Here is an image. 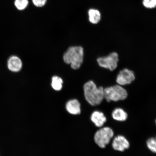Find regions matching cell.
Returning a JSON list of instances; mask_svg holds the SVG:
<instances>
[{
    "label": "cell",
    "instance_id": "obj_1",
    "mask_svg": "<svg viewBox=\"0 0 156 156\" xmlns=\"http://www.w3.org/2000/svg\"><path fill=\"white\" fill-rule=\"evenodd\" d=\"M104 89L102 87H97L92 81L87 82L83 87L86 100L92 106L100 105L104 98Z\"/></svg>",
    "mask_w": 156,
    "mask_h": 156
},
{
    "label": "cell",
    "instance_id": "obj_2",
    "mask_svg": "<svg viewBox=\"0 0 156 156\" xmlns=\"http://www.w3.org/2000/svg\"><path fill=\"white\" fill-rule=\"evenodd\" d=\"M83 49L81 46H73L68 48L64 54L63 59L65 63L71 64L74 69H79L83 60Z\"/></svg>",
    "mask_w": 156,
    "mask_h": 156
},
{
    "label": "cell",
    "instance_id": "obj_3",
    "mask_svg": "<svg viewBox=\"0 0 156 156\" xmlns=\"http://www.w3.org/2000/svg\"><path fill=\"white\" fill-rule=\"evenodd\" d=\"M104 98L108 102L124 100L128 97L126 90L118 84L104 89Z\"/></svg>",
    "mask_w": 156,
    "mask_h": 156
},
{
    "label": "cell",
    "instance_id": "obj_4",
    "mask_svg": "<svg viewBox=\"0 0 156 156\" xmlns=\"http://www.w3.org/2000/svg\"><path fill=\"white\" fill-rule=\"evenodd\" d=\"M114 135V132L112 129L106 127L96 132L94 136V141L99 147L104 148L110 142Z\"/></svg>",
    "mask_w": 156,
    "mask_h": 156
},
{
    "label": "cell",
    "instance_id": "obj_5",
    "mask_svg": "<svg viewBox=\"0 0 156 156\" xmlns=\"http://www.w3.org/2000/svg\"><path fill=\"white\" fill-rule=\"evenodd\" d=\"M119 60L118 54L116 52H112L108 56L99 58L97 59L100 67L112 71H114L118 67Z\"/></svg>",
    "mask_w": 156,
    "mask_h": 156
},
{
    "label": "cell",
    "instance_id": "obj_6",
    "mask_svg": "<svg viewBox=\"0 0 156 156\" xmlns=\"http://www.w3.org/2000/svg\"><path fill=\"white\" fill-rule=\"evenodd\" d=\"M135 78L133 71L125 68L119 73L117 76L116 81L118 85L124 86L131 83L135 80Z\"/></svg>",
    "mask_w": 156,
    "mask_h": 156
},
{
    "label": "cell",
    "instance_id": "obj_7",
    "mask_svg": "<svg viewBox=\"0 0 156 156\" xmlns=\"http://www.w3.org/2000/svg\"><path fill=\"white\" fill-rule=\"evenodd\" d=\"M129 143L127 140L122 136H118L113 140L112 146L115 151H124L129 147Z\"/></svg>",
    "mask_w": 156,
    "mask_h": 156
},
{
    "label": "cell",
    "instance_id": "obj_8",
    "mask_svg": "<svg viewBox=\"0 0 156 156\" xmlns=\"http://www.w3.org/2000/svg\"><path fill=\"white\" fill-rule=\"evenodd\" d=\"M7 66L9 69L11 71L19 72L22 68V62L20 58L17 56H13L9 58Z\"/></svg>",
    "mask_w": 156,
    "mask_h": 156
},
{
    "label": "cell",
    "instance_id": "obj_9",
    "mask_svg": "<svg viewBox=\"0 0 156 156\" xmlns=\"http://www.w3.org/2000/svg\"><path fill=\"white\" fill-rule=\"evenodd\" d=\"M91 120L97 127H101L107 121L106 117L102 112L98 111L94 112L91 116Z\"/></svg>",
    "mask_w": 156,
    "mask_h": 156
},
{
    "label": "cell",
    "instance_id": "obj_10",
    "mask_svg": "<svg viewBox=\"0 0 156 156\" xmlns=\"http://www.w3.org/2000/svg\"><path fill=\"white\" fill-rule=\"evenodd\" d=\"M81 105L77 99L70 100L66 104V109L70 114L78 115L81 113Z\"/></svg>",
    "mask_w": 156,
    "mask_h": 156
},
{
    "label": "cell",
    "instance_id": "obj_11",
    "mask_svg": "<svg viewBox=\"0 0 156 156\" xmlns=\"http://www.w3.org/2000/svg\"><path fill=\"white\" fill-rule=\"evenodd\" d=\"M112 116L114 120L118 121L124 122L128 118V114L123 109L117 108L113 111Z\"/></svg>",
    "mask_w": 156,
    "mask_h": 156
},
{
    "label": "cell",
    "instance_id": "obj_12",
    "mask_svg": "<svg viewBox=\"0 0 156 156\" xmlns=\"http://www.w3.org/2000/svg\"><path fill=\"white\" fill-rule=\"evenodd\" d=\"M89 20L93 24H96L100 21L101 16L97 10L91 9L89 11Z\"/></svg>",
    "mask_w": 156,
    "mask_h": 156
},
{
    "label": "cell",
    "instance_id": "obj_13",
    "mask_svg": "<svg viewBox=\"0 0 156 156\" xmlns=\"http://www.w3.org/2000/svg\"><path fill=\"white\" fill-rule=\"evenodd\" d=\"M63 80L61 78L54 76L52 79V87L55 90L59 91L61 90L63 84Z\"/></svg>",
    "mask_w": 156,
    "mask_h": 156
},
{
    "label": "cell",
    "instance_id": "obj_14",
    "mask_svg": "<svg viewBox=\"0 0 156 156\" xmlns=\"http://www.w3.org/2000/svg\"><path fill=\"white\" fill-rule=\"evenodd\" d=\"M29 3L28 0H15L14 5L19 10L23 11L27 8Z\"/></svg>",
    "mask_w": 156,
    "mask_h": 156
},
{
    "label": "cell",
    "instance_id": "obj_15",
    "mask_svg": "<svg viewBox=\"0 0 156 156\" xmlns=\"http://www.w3.org/2000/svg\"><path fill=\"white\" fill-rule=\"evenodd\" d=\"M147 145L150 151L153 153H156V141L155 138H152L148 140L147 142Z\"/></svg>",
    "mask_w": 156,
    "mask_h": 156
},
{
    "label": "cell",
    "instance_id": "obj_16",
    "mask_svg": "<svg viewBox=\"0 0 156 156\" xmlns=\"http://www.w3.org/2000/svg\"><path fill=\"white\" fill-rule=\"evenodd\" d=\"M143 5L146 8L151 9L156 5V0H143Z\"/></svg>",
    "mask_w": 156,
    "mask_h": 156
},
{
    "label": "cell",
    "instance_id": "obj_17",
    "mask_svg": "<svg viewBox=\"0 0 156 156\" xmlns=\"http://www.w3.org/2000/svg\"><path fill=\"white\" fill-rule=\"evenodd\" d=\"M47 0H32V3L37 7H42L45 5Z\"/></svg>",
    "mask_w": 156,
    "mask_h": 156
}]
</instances>
